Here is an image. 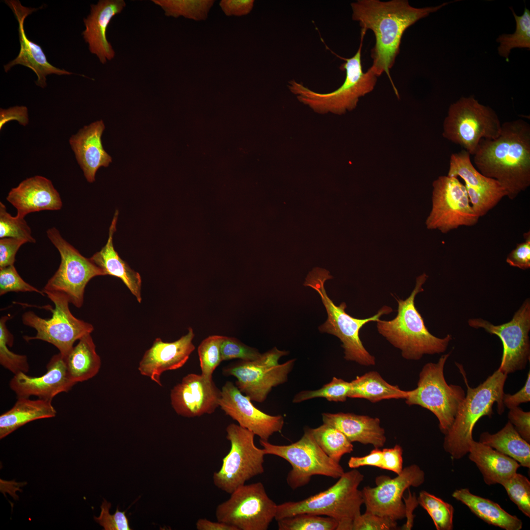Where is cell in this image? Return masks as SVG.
Instances as JSON below:
<instances>
[{"mask_svg":"<svg viewBox=\"0 0 530 530\" xmlns=\"http://www.w3.org/2000/svg\"><path fill=\"white\" fill-rule=\"evenodd\" d=\"M26 243L24 240L14 238H0V268L14 265L17 252Z\"/></svg>","mask_w":530,"mask_h":530,"instance_id":"52","label":"cell"},{"mask_svg":"<svg viewBox=\"0 0 530 530\" xmlns=\"http://www.w3.org/2000/svg\"><path fill=\"white\" fill-rule=\"evenodd\" d=\"M198 530H238L234 526L223 522H212L205 518L199 519L196 523Z\"/></svg>","mask_w":530,"mask_h":530,"instance_id":"59","label":"cell"},{"mask_svg":"<svg viewBox=\"0 0 530 530\" xmlns=\"http://www.w3.org/2000/svg\"><path fill=\"white\" fill-rule=\"evenodd\" d=\"M105 129L103 121L98 120L84 126L69 139L76 160L89 183L95 181L99 168L108 166L112 161L111 157L104 150L102 143Z\"/></svg>","mask_w":530,"mask_h":530,"instance_id":"27","label":"cell"},{"mask_svg":"<svg viewBox=\"0 0 530 530\" xmlns=\"http://www.w3.org/2000/svg\"><path fill=\"white\" fill-rule=\"evenodd\" d=\"M525 241L518 243L507 256L506 263L510 266L522 270L530 268V232L524 233Z\"/></svg>","mask_w":530,"mask_h":530,"instance_id":"50","label":"cell"},{"mask_svg":"<svg viewBox=\"0 0 530 530\" xmlns=\"http://www.w3.org/2000/svg\"><path fill=\"white\" fill-rule=\"evenodd\" d=\"M226 438L231 444L228 453L223 458L219 470L213 476L214 485L231 494L251 478L264 472L263 449L254 443L252 431L238 424H230L226 428Z\"/></svg>","mask_w":530,"mask_h":530,"instance_id":"12","label":"cell"},{"mask_svg":"<svg viewBox=\"0 0 530 530\" xmlns=\"http://www.w3.org/2000/svg\"><path fill=\"white\" fill-rule=\"evenodd\" d=\"M47 235L58 250L61 261L59 267L44 286L43 292H54L65 295L78 308L84 302L85 287L93 278L105 275L103 270L90 258L80 252L61 236L55 227L47 231Z\"/></svg>","mask_w":530,"mask_h":530,"instance_id":"14","label":"cell"},{"mask_svg":"<svg viewBox=\"0 0 530 530\" xmlns=\"http://www.w3.org/2000/svg\"><path fill=\"white\" fill-rule=\"evenodd\" d=\"M333 277L327 270L316 267L308 274L304 285L310 287L318 292L326 308L327 319L318 329L322 332L333 335L342 343L344 358L364 366H373L375 358L365 348L359 337L361 328L370 321H377L383 315H388L393 309L384 306L374 315L364 319L353 318L345 312V302L336 305L328 297L324 287L326 280Z\"/></svg>","mask_w":530,"mask_h":530,"instance_id":"7","label":"cell"},{"mask_svg":"<svg viewBox=\"0 0 530 530\" xmlns=\"http://www.w3.org/2000/svg\"><path fill=\"white\" fill-rule=\"evenodd\" d=\"M194 336L193 330L189 327L185 335L172 342H164L159 338H156L139 362L138 370L141 374L162 386V373L182 367L189 359L195 349Z\"/></svg>","mask_w":530,"mask_h":530,"instance_id":"24","label":"cell"},{"mask_svg":"<svg viewBox=\"0 0 530 530\" xmlns=\"http://www.w3.org/2000/svg\"><path fill=\"white\" fill-rule=\"evenodd\" d=\"M451 352L442 355L437 363L425 364L419 373L417 387L408 391L405 398L409 406L419 405L431 411L444 435L451 427L466 396L460 386L448 384L445 379L444 367Z\"/></svg>","mask_w":530,"mask_h":530,"instance_id":"8","label":"cell"},{"mask_svg":"<svg viewBox=\"0 0 530 530\" xmlns=\"http://www.w3.org/2000/svg\"><path fill=\"white\" fill-rule=\"evenodd\" d=\"M350 398H364L375 403L384 399H405L408 391L385 381L376 371H370L350 381Z\"/></svg>","mask_w":530,"mask_h":530,"instance_id":"35","label":"cell"},{"mask_svg":"<svg viewBox=\"0 0 530 530\" xmlns=\"http://www.w3.org/2000/svg\"><path fill=\"white\" fill-rule=\"evenodd\" d=\"M470 156L463 149L452 154L447 175L464 180L471 205L480 218L497 206L506 193L497 180L484 176L476 169Z\"/></svg>","mask_w":530,"mask_h":530,"instance_id":"19","label":"cell"},{"mask_svg":"<svg viewBox=\"0 0 530 530\" xmlns=\"http://www.w3.org/2000/svg\"><path fill=\"white\" fill-rule=\"evenodd\" d=\"M221 390L219 406L239 426L265 441H268L274 433L281 432L284 424L283 416L270 415L256 408L250 398L231 381H226Z\"/></svg>","mask_w":530,"mask_h":530,"instance_id":"20","label":"cell"},{"mask_svg":"<svg viewBox=\"0 0 530 530\" xmlns=\"http://www.w3.org/2000/svg\"><path fill=\"white\" fill-rule=\"evenodd\" d=\"M5 4L11 9L18 23V35L20 44V52L17 56L3 66L5 72L16 65H21L32 70L37 79L36 84L42 88L47 86L48 75H70L73 73L63 69L56 68L48 61L46 56L40 45L28 39L24 28L26 18L38 9L23 6L18 0H6Z\"/></svg>","mask_w":530,"mask_h":530,"instance_id":"22","label":"cell"},{"mask_svg":"<svg viewBox=\"0 0 530 530\" xmlns=\"http://www.w3.org/2000/svg\"><path fill=\"white\" fill-rule=\"evenodd\" d=\"M7 201L17 210V215L25 218L28 213L62 208L60 194L51 180L41 176L27 178L9 192Z\"/></svg>","mask_w":530,"mask_h":530,"instance_id":"25","label":"cell"},{"mask_svg":"<svg viewBox=\"0 0 530 530\" xmlns=\"http://www.w3.org/2000/svg\"><path fill=\"white\" fill-rule=\"evenodd\" d=\"M310 430L316 442L330 458L339 463L342 456L353 450V446L339 430L325 424Z\"/></svg>","mask_w":530,"mask_h":530,"instance_id":"36","label":"cell"},{"mask_svg":"<svg viewBox=\"0 0 530 530\" xmlns=\"http://www.w3.org/2000/svg\"><path fill=\"white\" fill-rule=\"evenodd\" d=\"M425 481V473L416 464L403 468L394 478L377 477L376 486H365L361 490L366 511L397 521L405 518L403 493L410 487H419Z\"/></svg>","mask_w":530,"mask_h":530,"instance_id":"18","label":"cell"},{"mask_svg":"<svg viewBox=\"0 0 530 530\" xmlns=\"http://www.w3.org/2000/svg\"><path fill=\"white\" fill-rule=\"evenodd\" d=\"M432 208L425 225L447 234L460 226L476 225L475 212L465 186L457 177L440 176L432 183Z\"/></svg>","mask_w":530,"mask_h":530,"instance_id":"16","label":"cell"},{"mask_svg":"<svg viewBox=\"0 0 530 530\" xmlns=\"http://www.w3.org/2000/svg\"><path fill=\"white\" fill-rule=\"evenodd\" d=\"M468 323L474 328H482L501 340L503 352L500 367L507 374L526 368L530 358V300L527 298L512 318L500 325H494L481 318H470Z\"/></svg>","mask_w":530,"mask_h":530,"instance_id":"17","label":"cell"},{"mask_svg":"<svg viewBox=\"0 0 530 530\" xmlns=\"http://www.w3.org/2000/svg\"><path fill=\"white\" fill-rule=\"evenodd\" d=\"M265 454L284 459L292 469L287 476L288 485L293 490L308 484L315 475L339 478L344 473L342 466L327 455L306 428L301 438L288 445H276L260 440Z\"/></svg>","mask_w":530,"mask_h":530,"instance_id":"10","label":"cell"},{"mask_svg":"<svg viewBox=\"0 0 530 530\" xmlns=\"http://www.w3.org/2000/svg\"><path fill=\"white\" fill-rule=\"evenodd\" d=\"M9 318L10 315H8L0 319V364L14 375L20 372L26 373L29 369L26 356L16 354L7 346L12 347L14 343L13 336L6 326Z\"/></svg>","mask_w":530,"mask_h":530,"instance_id":"40","label":"cell"},{"mask_svg":"<svg viewBox=\"0 0 530 530\" xmlns=\"http://www.w3.org/2000/svg\"><path fill=\"white\" fill-rule=\"evenodd\" d=\"M323 424L341 431L350 442L371 444L374 448L384 446L386 442L384 429L378 418L351 413H323Z\"/></svg>","mask_w":530,"mask_h":530,"instance_id":"28","label":"cell"},{"mask_svg":"<svg viewBox=\"0 0 530 530\" xmlns=\"http://www.w3.org/2000/svg\"><path fill=\"white\" fill-rule=\"evenodd\" d=\"M14 406L0 416V439L30 422L54 417L56 411L52 401L17 398Z\"/></svg>","mask_w":530,"mask_h":530,"instance_id":"32","label":"cell"},{"mask_svg":"<svg viewBox=\"0 0 530 530\" xmlns=\"http://www.w3.org/2000/svg\"><path fill=\"white\" fill-rule=\"evenodd\" d=\"M474 156L476 169L497 180L514 200L530 186V125L518 119L502 124L495 139H481Z\"/></svg>","mask_w":530,"mask_h":530,"instance_id":"2","label":"cell"},{"mask_svg":"<svg viewBox=\"0 0 530 530\" xmlns=\"http://www.w3.org/2000/svg\"><path fill=\"white\" fill-rule=\"evenodd\" d=\"M502 123L490 106L473 96L462 97L451 104L443 123V136L474 155L481 139H495Z\"/></svg>","mask_w":530,"mask_h":530,"instance_id":"9","label":"cell"},{"mask_svg":"<svg viewBox=\"0 0 530 530\" xmlns=\"http://www.w3.org/2000/svg\"><path fill=\"white\" fill-rule=\"evenodd\" d=\"M508 421L525 441L530 443V412L524 411L516 407L509 409L507 415Z\"/></svg>","mask_w":530,"mask_h":530,"instance_id":"51","label":"cell"},{"mask_svg":"<svg viewBox=\"0 0 530 530\" xmlns=\"http://www.w3.org/2000/svg\"><path fill=\"white\" fill-rule=\"evenodd\" d=\"M254 4V0H222L219 5L226 16H241L248 14Z\"/></svg>","mask_w":530,"mask_h":530,"instance_id":"54","label":"cell"},{"mask_svg":"<svg viewBox=\"0 0 530 530\" xmlns=\"http://www.w3.org/2000/svg\"><path fill=\"white\" fill-rule=\"evenodd\" d=\"M221 390L212 378L189 373L171 390V405L176 413L187 418L211 414L219 407Z\"/></svg>","mask_w":530,"mask_h":530,"instance_id":"21","label":"cell"},{"mask_svg":"<svg viewBox=\"0 0 530 530\" xmlns=\"http://www.w3.org/2000/svg\"><path fill=\"white\" fill-rule=\"evenodd\" d=\"M350 382L333 377L328 383L315 390L302 391L293 398V403H299L314 398H323L330 401L344 402L348 398Z\"/></svg>","mask_w":530,"mask_h":530,"instance_id":"42","label":"cell"},{"mask_svg":"<svg viewBox=\"0 0 530 530\" xmlns=\"http://www.w3.org/2000/svg\"><path fill=\"white\" fill-rule=\"evenodd\" d=\"M397 522L365 511L354 520L352 530H397Z\"/></svg>","mask_w":530,"mask_h":530,"instance_id":"49","label":"cell"},{"mask_svg":"<svg viewBox=\"0 0 530 530\" xmlns=\"http://www.w3.org/2000/svg\"><path fill=\"white\" fill-rule=\"evenodd\" d=\"M68 375L74 382H81L95 376L101 366L91 334L81 337L64 357Z\"/></svg>","mask_w":530,"mask_h":530,"instance_id":"33","label":"cell"},{"mask_svg":"<svg viewBox=\"0 0 530 530\" xmlns=\"http://www.w3.org/2000/svg\"><path fill=\"white\" fill-rule=\"evenodd\" d=\"M111 504L104 500L101 506V511L99 517H94L95 521L105 530H130L129 520L125 511H120L117 507L115 512L109 513Z\"/></svg>","mask_w":530,"mask_h":530,"instance_id":"48","label":"cell"},{"mask_svg":"<svg viewBox=\"0 0 530 530\" xmlns=\"http://www.w3.org/2000/svg\"><path fill=\"white\" fill-rule=\"evenodd\" d=\"M43 292L53 303L51 306H44L50 310L52 317L44 318L34 312L29 311L22 316L23 324L34 328L36 334L34 336H24L27 342L39 340L50 343L55 346L64 357L74 346V343L87 334H91L94 327L90 323L76 318L71 312L67 297L58 292L45 291Z\"/></svg>","mask_w":530,"mask_h":530,"instance_id":"11","label":"cell"},{"mask_svg":"<svg viewBox=\"0 0 530 530\" xmlns=\"http://www.w3.org/2000/svg\"><path fill=\"white\" fill-rule=\"evenodd\" d=\"M366 32L361 31V42L355 54L344 59L340 69L345 72L343 84L335 90L326 93L312 90L295 80L288 81V87L297 100L308 106L315 112L342 115L356 108L360 98L371 92L377 82V76L370 69L363 70L361 52Z\"/></svg>","mask_w":530,"mask_h":530,"instance_id":"6","label":"cell"},{"mask_svg":"<svg viewBox=\"0 0 530 530\" xmlns=\"http://www.w3.org/2000/svg\"><path fill=\"white\" fill-rule=\"evenodd\" d=\"M479 442L530 468V444L522 438L509 421L494 434L482 433Z\"/></svg>","mask_w":530,"mask_h":530,"instance_id":"34","label":"cell"},{"mask_svg":"<svg viewBox=\"0 0 530 530\" xmlns=\"http://www.w3.org/2000/svg\"><path fill=\"white\" fill-rule=\"evenodd\" d=\"M76 384L68 375L64 357L59 353L52 357L45 374L32 377L26 373H19L10 380L9 387L17 398L34 396L52 401L58 394L69 391Z\"/></svg>","mask_w":530,"mask_h":530,"instance_id":"23","label":"cell"},{"mask_svg":"<svg viewBox=\"0 0 530 530\" xmlns=\"http://www.w3.org/2000/svg\"><path fill=\"white\" fill-rule=\"evenodd\" d=\"M126 6L123 0H100L91 5L90 13L83 19L85 29L82 35L88 44L90 53L95 54L100 62L105 64L115 56V51L106 38L108 25L116 15Z\"/></svg>","mask_w":530,"mask_h":530,"instance_id":"26","label":"cell"},{"mask_svg":"<svg viewBox=\"0 0 530 530\" xmlns=\"http://www.w3.org/2000/svg\"><path fill=\"white\" fill-rule=\"evenodd\" d=\"M159 6L168 17L183 16L195 21L207 19L208 13L215 0H153Z\"/></svg>","mask_w":530,"mask_h":530,"instance_id":"38","label":"cell"},{"mask_svg":"<svg viewBox=\"0 0 530 530\" xmlns=\"http://www.w3.org/2000/svg\"><path fill=\"white\" fill-rule=\"evenodd\" d=\"M503 401L504 407L511 409L519 406L523 403L530 401V371L527 374L524 386L514 394L504 393Z\"/></svg>","mask_w":530,"mask_h":530,"instance_id":"57","label":"cell"},{"mask_svg":"<svg viewBox=\"0 0 530 530\" xmlns=\"http://www.w3.org/2000/svg\"><path fill=\"white\" fill-rule=\"evenodd\" d=\"M516 22V29L512 34L504 33L496 39L499 43L498 53L500 56L509 61L511 51L515 48L530 49V11L525 7L523 14L518 16L512 7H509Z\"/></svg>","mask_w":530,"mask_h":530,"instance_id":"37","label":"cell"},{"mask_svg":"<svg viewBox=\"0 0 530 530\" xmlns=\"http://www.w3.org/2000/svg\"><path fill=\"white\" fill-rule=\"evenodd\" d=\"M11 238L22 239L26 242L35 243L31 230L25 218L13 216L7 211L5 205L0 202V238Z\"/></svg>","mask_w":530,"mask_h":530,"instance_id":"44","label":"cell"},{"mask_svg":"<svg viewBox=\"0 0 530 530\" xmlns=\"http://www.w3.org/2000/svg\"><path fill=\"white\" fill-rule=\"evenodd\" d=\"M445 2L423 8L412 6L406 0H358L351 3L352 18L359 22L361 30L370 29L375 43L371 51L372 64L370 69L377 76L385 73L393 84L390 70L400 50L405 31L419 20L450 4Z\"/></svg>","mask_w":530,"mask_h":530,"instance_id":"1","label":"cell"},{"mask_svg":"<svg viewBox=\"0 0 530 530\" xmlns=\"http://www.w3.org/2000/svg\"><path fill=\"white\" fill-rule=\"evenodd\" d=\"M417 499L419 504L431 518L436 530L453 529L454 508L451 504L424 490L420 492Z\"/></svg>","mask_w":530,"mask_h":530,"instance_id":"39","label":"cell"},{"mask_svg":"<svg viewBox=\"0 0 530 530\" xmlns=\"http://www.w3.org/2000/svg\"><path fill=\"white\" fill-rule=\"evenodd\" d=\"M9 292H35L43 296L45 295L42 291L25 281L14 265L0 268V295Z\"/></svg>","mask_w":530,"mask_h":530,"instance_id":"47","label":"cell"},{"mask_svg":"<svg viewBox=\"0 0 530 530\" xmlns=\"http://www.w3.org/2000/svg\"><path fill=\"white\" fill-rule=\"evenodd\" d=\"M223 338L221 335L210 336L198 347L201 374L208 378H212L214 371L222 361L220 347Z\"/></svg>","mask_w":530,"mask_h":530,"instance_id":"43","label":"cell"},{"mask_svg":"<svg viewBox=\"0 0 530 530\" xmlns=\"http://www.w3.org/2000/svg\"><path fill=\"white\" fill-rule=\"evenodd\" d=\"M427 278L424 273L419 275L414 289L405 300L395 297L398 307L394 318L376 321L379 333L399 349L402 356L407 360H419L425 354L444 353L452 340L450 334L440 338L431 334L415 306V297L424 291L423 286Z\"/></svg>","mask_w":530,"mask_h":530,"instance_id":"3","label":"cell"},{"mask_svg":"<svg viewBox=\"0 0 530 530\" xmlns=\"http://www.w3.org/2000/svg\"><path fill=\"white\" fill-rule=\"evenodd\" d=\"M220 350L222 361L233 359L253 361L262 354L257 349L246 345L238 339L224 336Z\"/></svg>","mask_w":530,"mask_h":530,"instance_id":"46","label":"cell"},{"mask_svg":"<svg viewBox=\"0 0 530 530\" xmlns=\"http://www.w3.org/2000/svg\"><path fill=\"white\" fill-rule=\"evenodd\" d=\"M277 504L267 495L263 484H244L231 494L215 510L218 521L238 530H267L275 517Z\"/></svg>","mask_w":530,"mask_h":530,"instance_id":"15","label":"cell"},{"mask_svg":"<svg viewBox=\"0 0 530 530\" xmlns=\"http://www.w3.org/2000/svg\"><path fill=\"white\" fill-rule=\"evenodd\" d=\"M279 530H337V522L325 516L300 513L280 519Z\"/></svg>","mask_w":530,"mask_h":530,"instance_id":"41","label":"cell"},{"mask_svg":"<svg viewBox=\"0 0 530 530\" xmlns=\"http://www.w3.org/2000/svg\"><path fill=\"white\" fill-rule=\"evenodd\" d=\"M452 496L489 525L505 530H520L522 528L523 523L517 516L505 511L497 503L471 493L467 488L456 489Z\"/></svg>","mask_w":530,"mask_h":530,"instance_id":"31","label":"cell"},{"mask_svg":"<svg viewBox=\"0 0 530 530\" xmlns=\"http://www.w3.org/2000/svg\"><path fill=\"white\" fill-rule=\"evenodd\" d=\"M288 353L274 347L255 360L229 364L222 369V374L235 377L236 386L252 401L263 402L273 387L287 381L295 360L283 364H279V360Z\"/></svg>","mask_w":530,"mask_h":530,"instance_id":"13","label":"cell"},{"mask_svg":"<svg viewBox=\"0 0 530 530\" xmlns=\"http://www.w3.org/2000/svg\"><path fill=\"white\" fill-rule=\"evenodd\" d=\"M11 120L17 121L20 125L26 126L28 123V110L25 106H15L0 109V129Z\"/></svg>","mask_w":530,"mask_h":530,"instance_id":"56","label":"cell"},{"mask_svg":"<svg viewBox=\"0 0 530 530\" xmlns=\"http://www.w3.org/2000/svg\"><path fill=\"white\" fill-rule=\"evenodd\" d=\"M469 446V459L476 464L487 485L501 484L521 466L514 459L479 441L472 439Z\"/></svg>","mask_w":530,"mask_h":530,"instance_id":"30","label":"cell"},{"mask_svg":"<svg viewBox=\"0 0 530 530\" xmlns=\"http://www.w3.org/2000/svg\"><path fill=\"white\" fill-rule=\"evenodd\" d=\"M364 475L356 469L344 472L327 490L296 502L277 504L275 520L300 513L325 516L338 523L337 530H352L354 520L361 514L364 504L361 490L358 489Z\"/></svg>","mask_w":530,"mask_h":530,"instance_id":"5","label":"cell"},{"mask_svg":"<svg viewBox=\"0 0 530 530\" xmlns=\"http://www.w3.org/2000/svg\"><path fill=\"white\" fill-rule=\"evenodd\" d=\"M501 485L518 509L527 517H530V482L528 478L516 473Z\"/></svg>","mask_w":530,"mask_h":530,"instance_id":"45","label":"cell"},{"mask_svg":"<svg viewBox=\"0 0 530 530\" xmlns=\"http://www.w3.org/2000/svg\"><path fill=\"white\" fill-rule=\"evenodd\" d=\"M383 463L381 469L391 471L400 474L403 470V450L399 445H396L392 448H385L382 450Z\"/></svg>","mask_w":530,"mask_h":530,"instance_id":"53","label":"cell"},{"mask_svg":"<svg viewBox=\"0 0 530 530\" xmlns=\"http://www.w3.org/2000/svg\"><path fill=\"white\" fill-rule=\"evenodd\" d=\"M457 366L463 374L467 393L451 427L445 435L443 448L453 459H459L469 452V443L473 439V429L478 420L485 416L491 417L495 403L498 414L501 415L504 412L503 398L507 374L497 370L477 387L472 388L462 366L459 364Z\"/></svg>","mask_w":530,"mask_h":530,"instance_id":"4","label":"cell"},{"mask_svg":"<svg viewBox=\"0 0 530 530\" xmlns=\"http://www.w3.org/2000/svg\"><path fill=\"white\" fill-rule=\"evenodd\" d=\"M383 454L379 448H374L368 454L358 457L351 456L348 460V466L351 469L362 466H373L382 469Z\"/></svg>","mask_w":530,"mask_h":530,"instance_id":"55","label":"cell"},{"mask_svg":"<svg viewBox=\"0 0 530 530\" xmlns=\"http://www.w3.org/2000/svg\"><path fill=\"white\" fill-rule=\"evenodd\" d=\"M118 213V210L115 212L109 228L108 238L106 245L90 259L103 270L105 275H111L120 279L137 301L141 303L142 280L140 275L132 269L120 258L113 246V237L116 231Z\"/></svg>","mask_w":530,"mask_h":530,"instance_id":"29","label":"cell"},{"mask_svg":"<svg viewBox=\"0 0 530 530\" xmlns=\"http://www.w3.org/2000/svg\"><path fill=\"white\" fill-rule=\"evenodd\" d=\"M407 489L408 491L407 497L405 498L403 496V501L405 505V518H406L405 523L401 528V529L403 530H410L413 528L415 517L413 511L419 505L415 493H412L409 488Z\"/></svg>","mask_w":530,"mask_h":530,"instance_id":"58","label":"cell"}]
</instances>
